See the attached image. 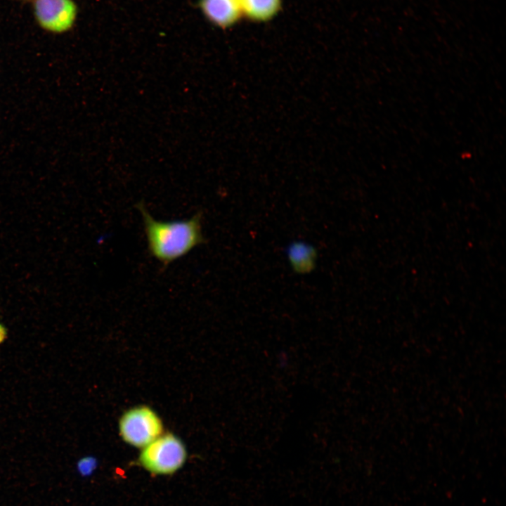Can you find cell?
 Wrapping results in <instances>:
<instances>
[{
	"label": "cell",
	"mask_w": 506,
	"mask_h": 506,
	"mask_svg": "<svg viewBox=\"0 0 506 506\" xmlns=\"http://www.w3.org/2000/svg\"><path fill=\"white\" fill-rule=\"evenodd\" d=\"M33 11L37 22L43 30L61 34L72 27L77 7L73 0H34Z\"/></svg>",
	"instance_id": "4"
},
{
	"label": "cell",
	"mask_w": 506,
	"mask_h": 506,
	"mask_svg": "<svg viewBox=\"0 0 506 506\" xmlns=\"http://www.w3.org/2000/svg\"><path fill=\"white\" fill-rule=\"evenodd\" d=\"M79 467L82 473L84 474H89L94 467V461L91 460L90 458L84 459L80 462Z\"/></svg>",
	"instance_id": "8"
},
{
	"label": "cell",
	"mask_w": 506,
	"mask_h": 506,
	"mask_svg": "<svg viewBox=\"0 0 506 506\" xmlns=\"http://www.w3.org/2000/svg\"><path fill=\"white\" fill-rule=\"evenodd\" d=\"M136 208L142 215L144 230L152 256L164 265L170 264L204 243L201 213L186 220H155L142 203Z\"/></svg>",
	"instance_id": "1"
},
{
	"label": "cell",
	"mask_w": 506,
	"mask_h": 506,
	"mask_svg": "<svg viewBox=\"0 0 506 506\" xmlns=\"http://www.w3.org/2000/svg\"><path fill=\"white\" fill-rule=\"evenodd\" d=\"M285 254L292 271L297 274L310 273L316 268L318 252L307 242H291L285 248Z\"/></svg>",
	"instance_id": "6"
},
{
	"label": "cell",
	"mask_w": 506,
	"mask_h": 506,
	"mask_svg": "<svg viewBox=\"0 0 506 506\" xmlns=\"http://www.w3.org/2000/svg\"><path fill=\"white\" fill-rule=\"evenodd\" d=\"M186 458V451L181 441L172 434H167L144 447L140 462L153 473L167 474L179 469Z\"/></svg>",
	"instance_id": "2"
},
{
	"label": "cell",
	"mask_w": 506,
	"mask_h": 506,
	"mask_svg": "<svg viewBox=\"0 0 506 506\" xmlns=\"http://www.w3.org/2000/svg\"><path fill=\"white\" fill-rule=\"evenodd\" d=\"M199 6L208 20L221 28L234 25L242 16L240 0H200Z\"/></svg>",
	"instance_id": "5"
},
{
	"label": "cell",
	"mask_w": 506,
	"mask_h": 506,
	"mask_svg": "<svg viewBox=\"0 0 506 506\" xmlns=\"http://www.w3.org/2000/svg\"><path fill=\"white\" fill-rule=\"evenodd\" d=\"M119 434L127 443L145 447L162 432V423L158 415L147 406L131 408L119 420Z\"/></svg>",
	"instance_id": "3"
},
{
	"label": "cell",
	"mask_w": 506,
	"mask_h": 506,
	"mask_svg": "<svg viewBox=\"0 0 506 506\" xmlns=\"http://www.w3.org/2000/svg\"><path fill=\"white\" fill-rule=\"evenodd\" d=\"M242 16L254 22H266L281 8V0H240Z\"/></svg>",
	"instance_id": "7"
},
{
	"label": "cell",
	"mask_w": 506,
	"mask_h": 506,
	"mask_svg": "<svg viewBox=\"0 0 506 506\" xmlns=\"http://www.w3.org/2000/svg\"><path fill=\"white\" fill-rule=\"evenodd\" d=\"M6 328L3 325L0 324V344L4 341L6 337Z\"/></svg>",
	"instance_id": "9"
}]
</instances>
